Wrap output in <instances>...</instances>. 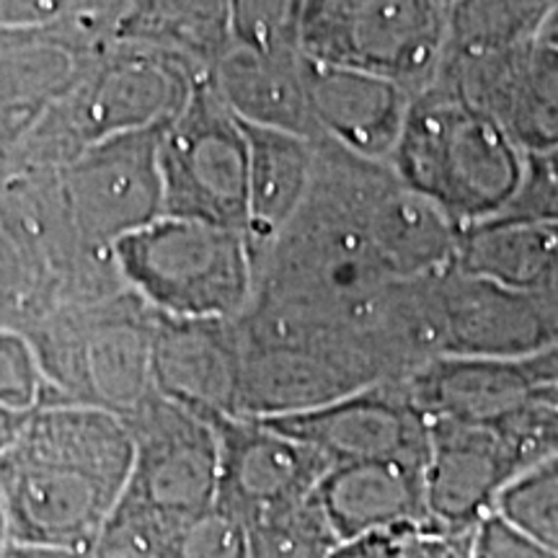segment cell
<instances>
[{"instance_id": "6da1fadb", "label": "cell", "mask_w": 558, "mask_h": 558, "mask_svg": "<svg viewBox=\"0 0 558 558\" xmlns=\"http://www.w3.org/2000/svg\"><path fill=\"white\" fill-rule=\"evenodd\" d=\"M132 469L122 416L47 401L0 452V507L13 543L90 550L120 505Z\"/></svg>"}, {"instance_id": "7a4b0ae2", "label": "cell", "mask_w": 558, "mask_h": 558, "mask_svg": "<svg viewBox=\"0 0 558 558\" xmlns=\"http://www.w3.org/2000/svg\"><path fill=\"white\" fill-rule=\"evenodd\" d=\"M153 326L156 311L128 288L54 303L24 329L47 386L41 403L132 414L156 393Z\"/></svg>"}, {"instance_id": "3957f363", "label": "cell", "mask_w": 558, "mask_h": 558, "mask_svg": "<svg viewBox=\"0 0 558 558\" xmlns=\"http://www.w3.org/2000/svg\"><path fill=\"white\" fill-rule=\"evenodd\" d=\"M388 163L456 226L471 228L494 220L509 205L522 173V150L492 117L432 81L411 96Z\"/></svg>"}, {"instance_id": "277c9868", "label": "cell", "mask_w": 558, "mask_h": 558, "mask_svg": "<svg viewBox=\"0 0 558 558\" xmlns=\"http://www.w3.org/2000/svg\"><path fill=\"white\" fill-rule=\"evenodd\" d=\"M117 279L171 318L239 320L254 300L246 233L218 222L160 215L111 248Z\"/></svg>"}, {"instance_id": "5b68a950", "label": "cell", "mask_w": 558, "mask_h": 558, "mask_svg": "<svg viewBox=\"0 0 558 558\" xmlns=\"http://www.w3.org/2000/svg\"><path fill=\"white\" fill-rule=\"evenodd\" d=\"M124 424L132 437V469L107 527L158 556L179 527L218 501V435L207 416L158 393L124 416Z\"/></svg>"}, {"instance_id": "8992f818", "label": "cell", "mask_w": 558, "mask_h": 558, "mask_svg": "<svg viewBox=\"0 0 558 558\" xmlns=\"http://www.w3.org/2000/svg\"><path fill=\"white\" fill-rule=\"evenodd\" d=\"M450 39V0H305L298 47L318 65L357 70L418 94Z\"/></svg>"}, {"instance_id": "52a82bcc", "label": "cell", "mask_w": 558, "mask_h": 558, "mask_svg": "<svg viewBox=\"0 0 558 558\" xmlns=\"http://www.w3.org/2000/svg\"><path fill=\"white\" fill-rule=\"evenodd\" d=\"M205 70H192L179 54H109L81 73L52 114L34 124L41 148L58 153L60 166L101 140L163 128L190 101Z\"/></svg>"}, {"instance_id": "ba28073f", "label": "cell", "mask_w": 558, "mask_h": 558, "mask_svg": "<svg viewBox=\"0 0 558 558\" xmlns=\"http://www.w3.org/2000/svg\"><path fill=\"white\" fill-rule=\"evenodd\" d=\"M163 128L101 140L58 169L54 202L70 239L86 259L111 264L117 243L163 215L158 163Z\"/></svg>"}, {"instance_id": "9c48e42d", "label": "cell", "mask_w": 558, "mask_h": 558, "mask_svg": "<svg viewBox=\"0 0 558 558\" xmlns=\"http://www.w3.org/2000/svg\"><path fill=\"white\" fill-rule=\"evenodd\" d=\"M158 163L163 215L246 230V128L220 99L207 70L160 132Z\"/></svg>"}, {"instance_id": "30bf717a", "label": "cell", "mask_w": 558, "mask_h": 558, "mask_svg": "<svg viewBox=\"0 0 558 558\" xmlns=\"http://www.w3.org/2000/svg\"><path fill=\"white\" fill-rule=\"evenodd\" d=\"M435 81L492 117L525 153L558 145V45L541 37L499 52H445Z\"/></svg>"}, {"instance_id": "8fae6325", "label": "cell", "mask_w": 558, "mask_h": 558, "mask_svg": "<svg viewBox=\"0 0 558 558\" xmlns=\"http://www.w3.org/2000/svg\"><path fill=\"white\" fill-rule=\"evenodd\" d=\"M439 357L522 362L558 337L546 300L505 288L452 264L429 277Z\"/></svg>"}, {"instance_id": "7c38bea8", "label": "cell", "mask_w": 558, "mask_h": 558, "mask_svg": "<svg viewBox=\"0 0 558 558\" xmlns=\"http://www.w3.org/2000/svg\"><path fill=\"white\" fill-rule=\"evenodd\" d=\"M241 341L239 416L308 414L383 383L357 341Z\"/></svg>"}, {"instance_id": "4fadbf2b", "label": "cell", "mask_w": 558, "mask_h": 558, "mask_svg": "<svg viewBox=\"0 0 558 558\" xmlns=\"http://www.w3.org/2000/svg\"><path fill=\"white\" fill-rule=\"evenodd\" d=\"M352 192L369 246L393 282L439 275L456 264L463 228L403 184L390 163L354 156Z\"/></svg>"}, {"instance_id": "5bb4252c", "label": "cell", "mask_w": 558, "mask_h": 558, "mask_svg": "<svg viewBox=\"0 0 558 558\" xmlns=\"http://www.w3.org/2000/svg\"><path fill=\"white\" fill-rule=\"evenodd\" d=\"M262 422L311 445L331 465L367 460L427 465L429 424L414 409L403 383H380L308 414Z\"/></svg>"}, {"instance_id": "9a60e30c", "label": "cell", "mask_w": 558, "mask_h": 558, "mask_svg": "<svg viewBox=\"0 0 558 558\" xmlns=\"http://www.w3.org/2000/svg\"><path fill=\"white\" fill-rule=\"evenodd\" d=\"M220 452L218 505L243 522L311 497L331 463L311 445L251 416H209Z\"/></svg>"}, {"instance_id": "2e32d148", "label": "cell", "mask_w": 558, "mask_h": 558, "mask_svg": "<svg viewBox=\"0 0 558 558\" xmlns=\"http://www.w3.org/2000/svg\"><path fill=\"white\" fill-rule=\"evenodd\" d=\"M243 341L239 320L156 313L153 388L202 416H239Z\"/></svg>"}, {"instance_id": "e0dca14e", "label": "cell", "mask_w": 558, "mask_h": 558, "mask_svg": "<svg viewBox=\"0 0 558 558\" xmlns=\"http://www.w3.org/2000/svg\"><path fill=\"white\" fill-rule=\"evenodd\" d=\"M514 478L492 427L429 422L424 486L432 525L476 530Z\"/></svg>"}, {"instance_id": "ac0fdd59", "label": "cell", "mask_w": 558, "mask_h": 558, "mask_svg": "<svg viewBox=\"0 0 558 558\" xmlns=\"http://www.w3.org/2000/svg\"><path fill=\"white\" fill-rule=\"evenodd\" d=\"M305 88L316 137L352 156L388 163L407 124L411 90L378 75L305 58Z\"/></svg>"}, {"instance_id": "d6986e66", "label": "cell", "mask_w": 558, "mask_h": 558, "mask_svg": "<svg viewBox=\"0 0 558 558\" xmlns=\"http://www.w3.org/2000/svg\"><path fill=\"white\" fill-rule=\"evenodd\" d=\"M316 499L339 541L432 525L422 463L367 460L331 465L316 486Z\"/></svg>"}, {"instance_id": "ffe728a7", "label": "cell", "mask_w": 558, "mask_h": 558, "mask_svg": "<svg viewBox=\"0 0 558 558\" xmlns=\"http://www.w3.org/2000/svg\"><path fill=\"white\" fill-rule=\"evenodd\" d=\"M207 75L226 107L248 128L316 137L300 50H251L228 41Z\"/></svg>"}, {"instance_id": "44dd1931", "label": "cell", "mask_w": 558, "mask_h": 558, "mask_svg": "<svg viewBox=\"0 0 558 558\" xmlns=\"http://www.w3.org/2000/svg\"><path fill=\"white\" fill-rule=\"evenodd\" d=\"M403 388L427 424L478 427H488L538 393L522 362L484 357H437L403 380Z\"/></svg>"}, {"instance_id": "7402d4cb", "label": "cell", "mask_w": 558, "mask_h": 558, "mask_svg": "<svg viewBox=\"0 0 558 558\" xmlns=\"http://www.w3.org/2000/svg\"><path fill=\"white\" fill-rule=\"evenodd\" d=\"M246 128L248 181H246V241L256 259L288 228L311 192L316 169L313 137L290 132Z\"/></svg>"}, {"instance_id": "603a6c76", "label": "cell", "mask_w": 558, "mask_h": 558, "mask_svg": "<svg viewBox=\"0 0 558 558\" xmlns=\"http://www.w3.org/2000/svg\"><path fill=\"white\" fill-rule=\"evenodd\" d=\"M456 267L546 300L558 316V226L488 220L463 228Z\"/></svg>"}, {"instance_id": "cb8c5ba5", "label": "cell", "mask_w": 558, "mask_h": 558, "mask_svg": "<svg viewBox=\"0 0 558 558\" xmlns=\"http://www.w3.org/2000/svg\"><path fill=\"white\" fill-rule=\"evenodd\" d=\"M558 0H452L448 52H499L541 39Z\"/></svg>"}, {"instance_id": "d4e9b609", "label": "cell", "mask_w": 558, "mask_h": 558, "mask_svg": "<svg viewBox=\"0 0 558 558\" xmlns=\"http://www.w3.org/2000/svg\"><path fill=\"white\" fill-rule=\"evenodd\" d=\"M251 558H331L339 535L324 507L311 497L269 509L246 522Z\"/></svg>"}, {"instance_id": "484cf974", "label": "cell", "mask_w": 558, "mask_h": 558, "mask_svg": "<svg viewBox=\"0 0 558 558\" xmlns=\"http://www.w3.org/2000/svg\"><path fill=\"white\" fill-rule=\"evenodd\" d=\"M494 514L533 546L558 558V460L514 478L501 492Z\"/></svg>"}, {"instance_id": "4316f807", "label": "cell", "mask_w": 558, "mask_h": 558, "mask_svg": "<svg viewBox=\"0 0 558 558\" xmlns=\"http://www.w3.org/2000/svg\"><path fill=\"white\" fill-rule=\"evenodd\" d=\"M488 427L518 478L558 460V407L543 393H535Z\"/></svg>"}, {"instance_id": "83f0119b", "label": "cell", "mask_w": 558, "mask_h": 558, "mask_svg": "<svg viewBox=\"0 0 558 558\" xmlns=\"http://www.w3.org/2000/svg\"><path fill=\"white\" fill-rule=\"evenodd\" d=\"M305 0H228L230 45L251 50H300Z\"/></svg>"}, {"instance_id": "f1b7e54d", "label": "cell", "mask_w": 558, "mask_h": 558, "mask_svg": "<svg viewBox=\"0 0 558 558\" xmlns=\"http://www.w3.org/2000/svg\"><path fill=\"white\" fill-rule=\"evenodd\" d=\"M158 558H251L246 522L215 501L207 512L179 527Z\"/></svg>"}, {"instance_id": "f546056e", "label": "cell", "mask_w": 558, "mask_h": 558, "mask_svg": "<svg viewBox=\"0 0 558 558\" xmlns=\"http://www.w3.org/2000/svg\"><path fill=\"white\" fill-rule=\"evenodd\" d=\"M494 220L558 226V145L522 156L518 190Z\"/></svg>"}, {"instance_id": "4dcf8cb0", "label": "cell", "mask_w": 558, "mask_h": 558, "mask_svg": "<svg viewBox=\"0 0 558 558\" xmlns=\"http://www.w3.org/2000/svg\"><path fill=\"white\" fill-rule=\"evenodd\" d=\"M45 396L47 386L29 339L16 329H0V407L32 411Z\"/></svg>"}, {"instance_id": "1f68e13d", "label": "cell", "mask_w": 558, "mask_h": 558, "mask_svg": "<svg viewBox=\"0 0 558 558\" xmlns=\"http://www.w3.org/2000/svg\"><path fill=\"white\" fill-rule=\"evenodd\" d=\"M476 530L422 525L403 530V558H473Z\"/></svg>"}, {"instance_id": "d6a6232c", "label": "cell", "mask_w": 558, "mask_h": 558, "mask_svg": "<svg viewBox=\"0 0 558 558\" xmlns=\"http://www.w3.org/2000/svg\"><path fill=\"white\" fill-rule=\"evenodd\" d=\"M473 558H554L546 550L522 538L512 527L505 525L497 514L488 518L478 525L476 548H473Z\"/></svg>"}, {"instance_id": "836d02e7", "label": "cell", "mask_w": 558, "mask_h": 558, "mask_svg": "<svg viewBox=\"0 0 558 558\" xmlns=\"http://www.w3.org/2000/svg\"><path fill=\"white\" fill-rule=\"evenodd\" d=\"M403 530L407 527L339 541L331 558H403Z\"/></svg>"}, {"instance_id": "e575fe53", "label": "cell", "mask_w": 558, "mask_h": 558, "mask_svg": "<svg viewBox=\"0 0 558 558\" xmlns=\"http://www.w3.org/2000/svg\"><path fill=\"white\" fill-rule=\"evenodd\" d=\"M88 558H158V556L145 546H140L137 541L128 538L124 533H117V530L104 527L99 541L90 546Z\"/></svg>"}, {"instance_id": "d590c367", "label": "cell", "mask_w": 558, "mask_h": 558, "mask_svg": "<svg viewBox=\"0 0 558 558\" xmlns=\"http://www.w3.org/2000/svg\"><path fill=\"white\" fill-rule=\"evenodd\" d=\"M522 367L538 390H558V337L538 354L522 360Z\"/></svg>"}, {"instance_id": "8d00e7d4", "label": "cell", "mask_w": 558, "mask_h": 558, "mask_svg": "<svg viewBox=\"0 0 558 558\" xmlns=\"http://www.w3.org/2000/svg\"><path fill=\"white\" fill-rule=\"evenodd\" d=\"M3 558H88V550L60 546H37V543H9Z\"/></svg>"}, {"instance_id": "74e56055", "label": "cell", "mask_w": 558, "mask_h": 558, "mask_svg": "<svg viewBox=\"0 0 558 558\" xmlns=\"http://www.w3.org/2000/svg\"><path fill=\"white\" fill-rule=\"evenodd\" d=\"M26 414L29 411H16L9 407H0V452H5L13 445V439L19 437L21 427H24Z\"/></svg>"}, {"instance_id": "f35d334b", "label": "cell", "mask_w": 558, "mask_h": 558, "mask_svg": "<svg viewBox=\"0 0 558 558\" xmlns=\"http://www.w3.org/2000/svg\"><path fill=\"white\" fill-rule=\"evenodd\" d=\"M538 393L546 396V399H550L558 407V390H538Z\"/></svg>"}, {"instance_id": "ab89813d", "label": "cell", "mask_w": 558, "mask_h": 558, "mask_svg": "<svg viewBox=\"0 0 558 558\" xmlns=\"http://www.w3.org/2000/svg\"><path fill=\"white\" fill-rule=\"evenodd\" d=\"M550 32H556V34H558V11H556L554 21H550V26H548V32H546V34H550Z\"/></svg>"}, {"instance_id": "60d3db41", "label": "cell", "mask_w": 558, "mask_h": 558, "mask_svg": "<svg viewBox=\"0 0 558 558\" xmlns=\"http://www.w3.org/2000/svg\"><path fill=\"white\" fill-rule=\"evenodd\" d=\"M543 37H548V39H554L556 45H558V34L556 32H550V34H543Z\"/></svg>"}]
</instances>
